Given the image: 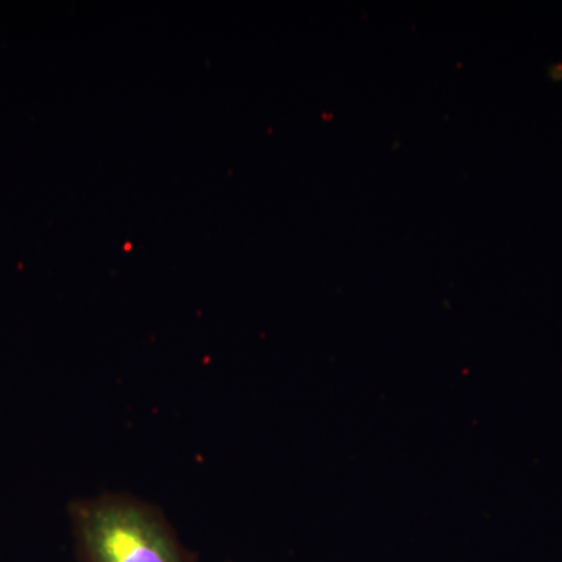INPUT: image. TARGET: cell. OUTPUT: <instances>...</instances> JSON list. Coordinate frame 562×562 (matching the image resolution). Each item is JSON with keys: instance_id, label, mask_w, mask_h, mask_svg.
<instances>
[{"instance_id": "cell-1", "label": "cell", "mask_w": 562, "mask_h": 562, "mask_svg": "<svg viewBox=\"0 0 562 562\" xmlns=\"http://www.w3.org/2000/svg\"><path fill=\"white\" fill-rule=\"evenodd\" d=\"M80 562H198L160 508L128 494L70 503Z\"/></svg>"}]
</instances>
